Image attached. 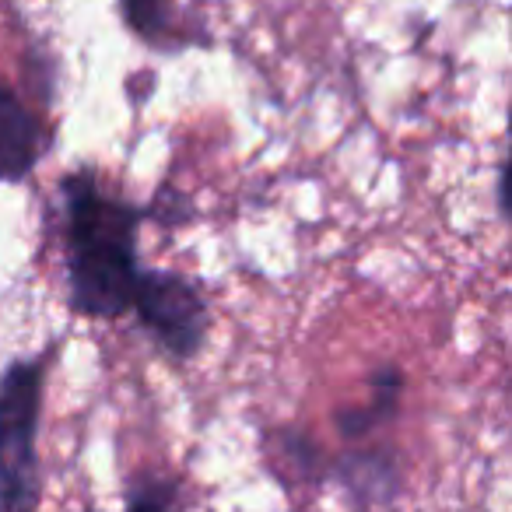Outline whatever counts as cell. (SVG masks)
<instances>
[{
	"instance_id": "6da1fadb",
	"label": "cell",
	"mask_w": 512,
	"mask_h": 512,
	"mask_svg": "<svg viewBox=\"0 0 512 512\" xmlns=\"http://www.w3.org/2000/svg\"><path fill=\"white\" fill-rule=\"evenodd\" d=\"M67 235V299L78 316L113 320L137 292V228L144 211L102 193L92 169L60 179Z\"/></svg>"
},
{
	"instance_id": "7a4b0ae2",
	"label": "cell",
	"mask_w": 512,
	"mask_h": 512,
	"mask_svg": "<svg viewBox=\"0 0 512 512\" xmlns=\"http://www.w3.org/2000/svg\"><path fill=\"white\" fill-rule=\"evenodd\" d=\"M43 379V358L15 362L0 376V512H32L39 502L36 435Z\"/></svg>"
},
{
	"instance_id": "3957f363",
	"label": "cell",
	"mask_w": 512,
	"mask_h": 512,
	"mask_svg": "<svg viewBox=\"0 0 512 512\" xmlns=\"http://www.w3.org/2000/svg\"><path fill=\"white\" fill-rule=\"evenodd\" d=\"M130 309L141 327L169 351L172 358H193L207 337V302L186 278L169 271H141Z\"/></svg>"
},
{
	"instance_id": "277c9868",
	"label": "cell",
	"mask_w": 512,
	"mask_h": 512,
	"mask_svg": "<svg viewBox=\"0 0 512 512\" xmlns=\"http://www.w3.org/2000/svg\"><path fill=\"white\" fill-rule=\"evenodd\" d=\"M39 123L11 88L0 85V183H18L39 162Z\"/></svg>"
},
{
	"instance_id": "5b68a950",
	"label": "cell",
	"mask_w": 512,
	"mask_h": 512,
	"mask_svg": "<svg viewBox=\"0 0 512 512\" xmlns=\"http://www.w3.org/2000/svg\"><path fill=\"white\" fill-rule=\"evenodd\" d=\"M120 8L127 25L141 39L165 46V50L183 46L176 36V25H172V0H120Z\"/></svg>"
},
{
	"instance_id": "8992f818",
	"label": "cell",
	"mask_w": 512,
	"mask_h": 512,
	"mask_svg": "<svg viewBox=\"0 0 512 512\" xmlns=\"http://www.w3.org/2000/svg\"><path fill=\"white\" fill-rule=\"evenodd\" d=\"M127 512H179V491L169 481H144L134 488Z\"/></svg>"
}]
</instances>
